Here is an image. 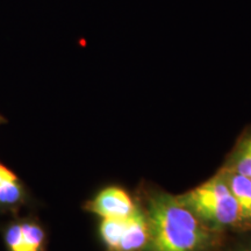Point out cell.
Segmentation results:
<instances>
[{
	"label": "cell",
	"instance_id": "obj_1",
	"mask_svg": "<svg viewBox=\"0 0 251 251\" xmlns=\"http://www.w3.org/2000/svg\"><path fill=\"white\" fill-rule=\"evenodd\" d=\"M147 218L150 251H201L208 244L207 226L178 197L150 198Z\"/></svg>",
	"mask_w": 251,
	"mask_h": 251
},
{
	"label": "cell",
	"instance_id": "obj_2",
	"mask_svg": "<svg viewBox=\"0 0 251 251\" xmlns=\"http://www.w3.org/2000/svg\"><path fill=\"white\" fill-rule=\"evenodd\" d=\"M178 198L207 227L226 228L241 222L237 202L224 174Z\"/></svg>",
	"mask_w": 251,
	"mask_h": 251
},
{
	"label": "cell",
	"instance_id": "obj_3",
	"mask_svg": "<svg viewBox=\"0 0 251 251\" xmlns=\"http://www.w3.org/2000/svg\"><path fill=\"white\" fill-rule=\"evenodd\" d=\"M7 251H45L46 231L34 221L11 224L4 233Z\"/></svg>",
	"mask_w": 251,
	"mask_h": 251
},
{
	"label": "cell",
	"instance_id": "obj_4",
	"mask_svg": "<svg viewBox=\"0 0 251 251\" xmlns=\"http://www.w3.org/2000/svg\"><path fill=\"white\" fill-rule=\"evenodd\" d=\"M87 208L100 218H126L136 208L129 194L124 188L106 187L94 197Z\"/></svg>",
	"mask_w": 251,
	"mask_h": 251
},
{
	"label": "cell",
	"instance_id": "obj_5",
	"mask_svg": "<svg viewBox=\"0 0 251 251\" xmlns=\"http://www.w3.org/2000/svg\"><path fill=\"white\" fill-rule=\"evenodd\" d=\"M149 222L147 214L139 208L127 216L126 228L117 251H139L148 246Z\"/></svg>",
	"mask_w": 251,
	"mask_h": 251
},
{
	"label": "cell",
	"instance_id": "obj_6",
	"mask_svg": "<svg viewBox=\"0 0 251 251\" xmlns=\"http://www.w3.org/2000/svg\"><path fill=\"white\" fill-rule=\"evenodd\" d=\"M224 176L237 202L241 222H251V179L229 169Z\"/></svg>",
	"mask_w": 251,
	"mask_h": 251
},
{
	"label": "cell",
	"instance_id": "obj_7",
	"mask_svg": "<svg viewBox=\"0 0 251 251\" xmlns=\"http://www.w3.org/2000/svg\"><path fill=\"white\" fill-rule=\"evenodd\" d=\"M24 199L25 190L19 177L0 163V207L13 208L21 205Z\"/></svg>",
	"mask_w": 251,
	"mask_h": 251
},
{
	"label": "cell",
	"instance_id": "obj_8",
	"mask_svg": "<svg viewBox=\"0 0 251 251\" xmlns=\"http://www.w3.org/2000/svg\"><path fill=\"white\" fill-rule=\"evenodd\" d=\"M126 222H127V216L126 218H103L101 220L99 227L100 237L102 242L113 251H117L118 249L122 235H124Z\"/></svg>",
	"mask_w": 251,
	"mask_h": 251
},
{
	"label": "cell",
	"instance_id": "obj_9",
	"mask_svg": "<svg viewBox=\"0 0 251 251\" xmlns=\"http://www.w3.org/2000/svg\"><path fill=\"white\" fill-rule=\"evenodd\" d=\"M229 170L238 172L251 179V133L238 144Z\"/></svg>",
	"mask_w": 251,
	"mask_h": 251
},
{
	"label": "cell",
	"instance_id": "obj_10",
	"mask_svg": "<svg viewBox=\"0 0 251 251\" xmlns=\"http://www.w3.org/2000/svg\"><path fill=\"white\" fill-rule=\"evenodd\" d=\"M4 122H5V119L1 117V114H0V125H1V124H4Z\"/></svg>",
	"mask_w": 251,
	"mask_h": 251
},
{
	"label": "cell",
	"instance_id": "obj_11",
	"mask_svg": "<svg viewBox=\"0 0 251 251\" xmlns=\"http://www.w3.org/2000/svg\"><path fill=\"white\" fill-rule=\"evenodd\" d=\"M243 251H251V248H249V249H246V250H243Z\"/></svg>",
	"mask_w": 251,
	"mask_h": 251
}]
</instances>
